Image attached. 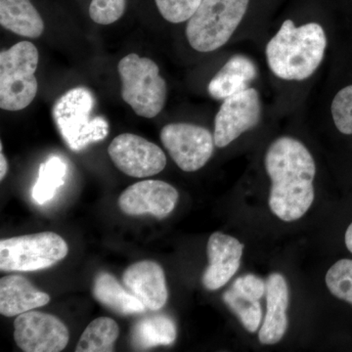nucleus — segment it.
<instances>
[{
    "mask_svg": "<svg viewBox=\"0 0 352 352\" xmlns=\"http://www.w3.org/2000/svg\"><path fill=\"white\" fill-rule=\"evenodd\" d=\"M161 140L171 159L187 173L203 168L215 145L214 135L207 129L186 122L166 124L162 129Z\"/></svg>",
    "mask_w": 352,
    "mask_h": 352,
    "instance_id": "6e6552de",
    "label": "nucleus"
},
{
    "mask_svg": "<svg viewBox=\"0 0 352 352\" xmlns=\"http://www.w3.org/2000/svg\"><path fill=\"white\" fill-rule=\"evenodd\" d=\"M176 326L170 316L164 314L144 317L131 328V346L136 351H145L159 346H170L175 342Z\"/></svg>",
    "mask_w": 352,
    "mask_h": 352,
    "instance_id": "aec40b11",
    "label": "nucleus"
},
{
    "mask_svg": "<svg viewBox=\"0 0 352 352\" xmlns=\"http://www.w3.org/2000/svg\"><path fill=\"white\" fill-rule=\"evenodd\" d=\"M95 98L90 90L76 87L62 95L53 107V119L66 144L73 151L107 138L109 124L103 117L94 116Z\"/></svg>",
    "mask_w": 352,
    "mask_h": 352,
    "instance_id": "7ed1b4c3",
    "label": "nucleus"
},
{
    "mask_svg": "<svg viewBox=\"0 0 352 352\" xmlns=\"http://www.w3.org/2000/svg\"><path fill=\"white\" fill-rule=\"evenodd\" d=\"M120 335L117 322L109 317H99L83 331L76 346V352L113 351Z\"/></svg>",
    "mask_w": 352,
    "mask_h": 352,
    "instance_id": "412c9836",
    "label": "nucleus"
},
{
    "mask_svg": "<svg viewBox=\"0 0 352 352\" xmlns=\"http://www.w3.org/2000/svg\"><path fill=\"white\" fill-rule=\"evenodd\" d=\"M122 283L144 305L146 309L157 311L168 302L166 275L156 261H142L131 264L122 274Z\"/></svg>",
    "mask_w": 352,
    "mask_h": 352,
    "instance_id": "4468645a",
    "label": "nucleus"
},
{
    "mask_svg": "<svg viewBox=\"0 0 352 352\" xmlns=\"http://www.w3.org/2000/svg\"><path fill=\"white\" fill-rule=\"evenodd\" d=\"M264 163L271 179V212L285 222L302 219L315 197L312 155L300 141L284 136L270 146Z\"/></svg>",
    "mask_w": 352,
    "mask_h": 352,
    "instance_id": "f257e3e1",
    "label": "nucleus"
},
{
    "mask_svg": "<svg viewBox=\"0 0 352 352\" xmlns=\"http://www.w3.org/2000/svg\"><path fill=\"white\" fill-rule=\"evenodd\" d=\"M325 281L333 296L352 305V259H340L333 264Z\"/></svg>",
    "mask_w": 352,
    "mask_h": 352,
    "instance_id": "b1692460",
    "label": "nucleus"
},
{
    "mask_svg": "<svg viewBox=\"0 0 352 352\" xmlns=\"http://www.w3.org/2000/svg\"><path fill=\"white\" fill-rule=\"evenodd\" d=\"M250 0H201L188 20L186 36L199 52L219 50L242 22Z\"/></svg>",
    "mask_w": 352,
    "mask_h": 352,
    "instance_id": "20e7f679",
    "label": "nucleus"
},
{
    "mask_svg": "<svg viewBox=\"0 0 352 352\" xmlns=\"http://www.w3.org/2000/svg\"><path fill=\"white\" fill-rule=\"evenodd\" d=\"M113 163L124 175L131 177L156 175L166 166L163 150L147 139L132 133L117 136L108 148Z\"/></svg>",
    "mask_w": 352,
    "mask_h": 352,
    "instance_id": "9b49d317",
    "label": "nucleus"
},
{
    "mask_svg": "<svg viewBox=\"0 0 352 352\" xmlns=\"http://www.w3.org/2000/svg\"><path fill=\"white\" fill-rule=\"evenodd\" d=\"M0 148H1V152H0V180H3L7 175V171H8V163H7L3 152H2V144H0Z\"/></svg>",
    "mask_w": 352,
    "mask_h": 352,
    "instance_id": "c85d7f7f",
    "label": "nucleus"
},
{
    "mask_svg": "<svg viewBox=\"0 0 352 352\" xmlns=\"http://www.w3.org/2000/svg\"><path fill=\"white\" fill-rule=\"evenodd\" d=\"M261 118V97L254 88L227 97L215 116V146L226 147L244 132L258 126Z\"/></svg>",
    "mask_w": 352,
    "mask_h": 352,
    "instance_id": "1a4fd4ad",
    "label": "nucleus"
},
{
    "mask_svg": "<svg viewBox=\"0 0 352 352\" xmlns=\"http://www.w3.org/2000/svg\"><path fill=\"white\" fill-rule=\"evenodd\" d=\"M0 24L21 36L38 38L44 22L31 0H0Z\"/></svg>",
    "mask_w": 352,
    "mask_h": 352,
    "instance_id": "a211bd4d",
    "label": "nucleus"
},
{
    "mask_svg": "<svg viewBox=\"0 0 352 352\" xmlns=\"http://www.w3.org/2000/svg\"><path fill=\"white\" fill-rule=\"evenodd\" d=\"M327 47L321 25L308 23L296 27L286 20L266 45V58L272 73L285 80H303L320 66Z\"/></svg>",
    "mask_w": 352,
    "mask_h": 352,
    "instance_id": "f03ea898",
    "label": "nucleus"
},
{
    "mask_svg": "<svg viewBox=\"0 0 352 352\" xmlns=\"http://www.w3.org/2000/svg\"><path fill=\"white\" fill-rule=\"evenodd\" d=\"M231 289L245 298L261 300L266 293V283L256 275L245 274L237 278Z\"/></svg>",
    "mask_w": 352,
    "mask_h": 352,
    "instance_id": "cd10ccee",
    "label": "nucleus"
},
{
    "mask_svg": "<svg viewBox=\"0 0 352 352\" xmlns=\"http://www.w3.org/2000/svg\"><path fill=\"white\" fill-rule=\"evenodd\" d=\"M126 0H92L90 18L99 25H111L122 18L126 11Z\"/></svg>",
    "mask_w": 352,
    "mask_h": 352,
    "instance_id": "bb28decb",
    "label": "nucleus"
},
{
    "mask_svg": "<svg viewBox=\"0 0 352 352\" xmlns=\"http://www.w3.org/2000/svg\"><path fill=\"white\" fill-rule=\"evenodd\" d=\"M94 296L97 302L117 314L126 316L146 311L144 305L108 272H100L95 278Z\"/></svg>",
    "mask_w": 352,
    "mask_h": 352,
    "instance_id": "6ab92c4d",
    "label": "nucleus"
},
{
    "mask_svg": "<svg viewBox=\"0 0 352 352\" xmlns=\"http://www.w3.org/2000/svg\"><path fill=\"white\" fill-rule=\"evenodd\" d=\"M67 164L60 157H52L41 164L38 182L32 190V197L39 205L50 201L56 194L58 188L65 183Z\"/></svg>",
    "mask_w": 352,
    "mask_h": 352,
    "instance_id": "4be33fe9",
    "label": "nucleus"
},
{
    "mask_svg": "<svg viewBox=\"0 0 352 352\" xmlns=\"http://www.w3.org/2000/svg\"><path fill=\"white\" fill-rule=\"evenodd\" d=\"M265 295L266 314L258 339L261 344H275L283 339L288 329L289 288L283 275L273 273L268 277Z\"/></svg>",
    "mask_w": 352,
    "mask_h": 352,
    "instance_id": "2eb2a0df",
    "label": "nucleus"
},
{
    "mask_svg": "<svg viewBox=\"0 0 352 352\" xmlns=\"http://www.w3.org/2000/svg\"><path fill=\"white\" fill-rule=\"evenodd\" d=\"M223 300L245 330L250 333H256L258 330L263 320V309L259 300L241 296L231 288L224 293Z\"/></svg>",
    "mask_w": 352,
    "mask_h": 352,
    "instance_id": "5701e85b",
    "label": "nucleus"
},
{
    "mask_svg": "<svg viewBox=\"0 0 352 352\" xmlns=\"http://www.w3.org/2000/svg\"><path fill=\"white\" fill-rule=\"evenodd\" d=\"M201 0H155L159 12L173 24L188 21L200 6Z\"/></svg>",
    "mask_w": 352,
    "mask_h": 352,
    "instance_id": "a878e982",
    "label": "nucleus"
},
{
    "mask_svg": "<svg viewBox=\"0 0 352 352\" xmlns=\"http://www.w3.org/2000/svg\"><path fill=\"white\" fill-rule=\"evenodd\" d=\"M50 302V295L38 291L27 278L9 275L0 279V314L3 316H18Z\"/></svg>",
    "mask_w": 352,
    "mask_h": 352,
    "instance_id": "dca6fc26",
    "label": "nucleus"
},
{
    "mask_svg": "<svg viewBox=\"0 0 352 352\" xmlns=\"http://www.w3.org/2000/svg\"><path fill=\"white\" fill-rule=\"evenodd\" d=\"M14 340L25 352H59L68 344L69 333L54 315L31 310L14 321Z\"/></svg>",
    "mask_w": 352,
    "mask_h": 352,
    "instance_id": "9d476101",
    "label": "nucleus"
},
{
    "mask_svg": "<svg viewBox=\"0 0 352 352\" xmlns=\"http://www.w3.org/2000/svg\"><path fill=\"white\" fill-rule=\"evenodd\" d=\"M256 78V67L243 55L231 57L208 83V91L212 98L224 100L227 97L247 89Z\"/></svg>",
    "mask_w": 352,
    "mask_h": 352,
    "instance_id": "f3484780",
    "label": "nucleus"
},
{
    "mask_svg": "<svg viewBox=\"0 0 352 352\" xmlns=\"http://www.w3.org/2000/svg\"><path fill=\"white\" fill-rule=\"evenodd\" d=\"M177 190L161 180L134 183L120 194L119 206L126 214H150L162 219L170 215L177 205Z\"/></svg>",
    "mask_w": 352,
    "mask_h": 352,
    "instance_id": "f8f14e48",
    "label": "nucleus"
},
{
    "mask_svg": "<svg viewBox=\"0 0 352 352\" xmlns=\"http://www.w3.org/2000/svg\"><path fill=\"white\" fill-rule=\"evenodd\" d=\"M38 51L30 41H21L0 53V107L16 111L27 108L38 94L36 74Z\"/></svg>",
    "mask_w": 352,
    "mask_h": 352,
    "instance_id": "423d86ee",
    "label": "nucleus"
},
{
    "mask_svg": "<svg viewBox=\"0 0 352 352\" xmlns=\"http://www.w3.org/2000/svg\"><path fill=\"white\" fill-rule=\"evenodd\" d=\"M118 69L122 98L134 113L146 119L159 115L166 105L168 87L157 65L149 58L132 53L120 60Z\"/></svg>",
    "mask_w": 352,
    "mask_h": 352,
    "instance_id": "39448f33",
    "label": "nucleus"
},
{
    "mask_svg": "<svg viewBox=\"0 0 352 352\" xmlns=\"http://www.w3.org/2000/svg\"><path fill=\"white\" fill-rule=\"evenodd\" d=\"M344 241H346L347 250L352 252V223L347 228L346 236H344Z\"/></svg>",
    "mask_w": 352,
    "mask_h": 352,
    "instance_id": "c756f323",
    "label": "nucleus"
},
{
    "mask_svg": "<svg viewBox=\"0 0 352 352\" xmlns=\"http://www.w3.org/2000/svg\"><path fill=\"white\" fill-rule=\"evenodd\" d=\"M66 241L54 232L18 236L0 241V270L31 272L51 267L66 258Z\"/></svg>",
    "mask_w": 352,
    "mask_h": 352,
    "instance_id": "0eeeda50",
    "label": "nucleus"
},
{
    "mask_svg": "<svg viewBox=\"0 0 352 352\" xmlns=\"http://www.w3.org/2000/svg\"><path fill=\"white\" fill-rule=\"evenodd\" d=\"M244 245L239 240L221 232L210 236L207 245L208 265L201 283L208 291L226 286L241 265Z\"/></svg>",
    "mask_w": 352,
    "mask_h": 352,
    "instance_id": "ddd939ff",
    "label": "nucleus"
},
{
    "mask_svg": "<svg viewBox=\"0 0 352 352\" xmlns=\"http://www.w3.org/2000/svg\"><path fill=\"white\" fill-rule=\"evenodd\" d=\"M333 122L340 132L352 134V85L340 89L333 97L331 106Z\"/></svg>",
    "mask_w": 352,
    "mask_h": 352,
    "instance_id": "393cba45",
    "label": "nucleus"
}]
</instances>
